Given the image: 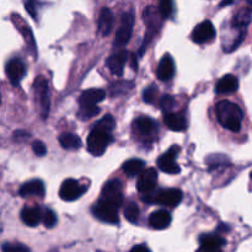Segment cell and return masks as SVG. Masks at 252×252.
<instances>
[{
    "instance_id": "6da1fadb",
    "label": "cell",
    "mask_w": 252,
    "mask_h": 252,
    "mask_svg": "<svg viewBox=\"0 0 252 252\" xmlns=\"http://www.w3.org/2000/svg\"><path fill=\"white\" fill-rule=\"evenodd\" d=\"M217 118L219 123L231 132H239L241 129L244 113L241 108L230 101H220L216 106Z\"/></svg>"
},
{
    "instance_id": "7a4b0ae2",
    "label": "cell",
    "mask_w": 252,
    "mask_h": 252,
    "mask_svg": "<svg viewBox=\"0 0 252 252\" xmlns=\"http://www.w3.org/2000/svg\"><path fill=\"white\" fill-rule=\"evenodd\" d=\"M111 142H112V135H111V133L94 128L91 130L90 135L88 137L89 153L93 154L94 157H101L106 152V149H107Z\"/></svg>"
},
{
    "instance_id": "3957f363",
    "label": "cell",
    "mask_w": 252,
    "mask_h": 252,
    "mask_svg": "<svg viewBox=\"0 0 252 252\" xmlns=\"http://www.w3.org/2000/svg\"><path fill=\"white\" fill-rule=\"evenodd\" d=\"M144 201L158 203L160 206L176 207L182 201V192L177 189H160V191L148 196V198H144Z\"/></svg>"
},
{
    "instance_id": "277c9868",
    "label": "cell",
    "mask_w": 252,
    "mask_h": 252,
    "mask_svg": "<svg viewBox=\"0 0 252 252\" xmlns=\"http://www.w3.org/2000/svg\"><path fill=\"white\" fill-rule=\"evenodd\" d=\"M34 95H36L37 101L39 103L42 117L46 118L49 113V106H51V100H49V88L48 83L43 76H37L33 84Z\"/></svg>"
},
{
    "instance_id": "5b68a950",
    "label": "cell",
    "mask_w": 252,
    "mask_h": 252,
    "mask_svg": "<svg viewBox=\"0 0 252 252\" xmlns=\"http://www.w3.org/2000/svg\"><path fill=\"white\" fill-rule=\"evenodd\" d=\"M118 209L120 208H117L113 204L100 199L94 206L93 213L101 221H105V223L108 224H117L120 221V218H118Z\"/></svg>"
},
{
    "instance_id": "8992f818",
    "label": "cell",
    "mask_w": 252,
    "mask_h": 252,
    "mask_svg": "<svg viewBox=\"0 0 252 252\" xmlns=\"http://www.w3.org/2000/svg\"><path fill=\"white\" fill-rule=\"evenodd\" d=\"M101 199L113 204V206H116L117 208H120L123 203V192L121 181H118V180L108 181L107 184L105 185V187H103Z\"/></svg>"
},
{
    "instance_id": "52a82bcc",
    "label": "cell",
    "mask_w": 252,
    "mask_h": 252,
    "mask_svg": "<svg viewBox=\"0 0 252 252\" xmlns=\"http://www.w3.org/2000/svg\"><path fill=\"white\" fill-rule=\"evenodd\" d=\"M133 26H134V16L130 12L123 14L120 27L117 30V33H116V46L123 47L129 42L130 37H132Z\"/></svg>"
},
{
    "instance_id": "ba28073f",
    "label": "cell",
    "mask_w": 252,
    "mask_h": 252,
    "mask_svg": "<svg viewBox=\"0 0 252 252\" xmlns=\"http://www.w3.org/2000/svg\"><path fill=\"white\" fill-rule=\"evenodd\" d=\"M158 185V171L154 167H149V169H145L142 174L139 175V179H138L137 187L138 191L143 194H147L150 196L155 192Z\"/></svg>"
},
{
    "instance_id": "9c48e42d",
    "label": "cell",
    "mask_w": 252,
    "mask_h": 252,
    "mask_svg": "<svg viewBox=\"0 0 252 252\" xmlns=\"http://www.w3.org/2000/svg\"><path fill=\"white\" fill-rule=\"evenodd\" d=\"M179 152L180 148L174 145L171 149H169L165 154H162L161 157L158 159V166H159V169L170 175L179 174V172L181 171L179 164L176 162V158Z\"/></svg>"
},
{
    "instance_id": "30bf717a",
    "label": "cell",
    "mask_w": 252,
    "mask_h": 252,
    "mask_svg": "<svg viewBox=\"0 0 252 252\" xmlns=\"http://www.w3.org/2000/svg\"><path fill=\"white\" fill-rule=\"evenodd\" d=\"M86 191V186L79 184L78 181L73 179L65 180V181L62 184L61 189H59V196L63 201L71 202L75 201V199L80 198Z\"/></svg>"
},
{
    "instance_id": "8fae6325",
    "label": "cell",
    "mask_w": 252,
    "mask_h": 252,
    "mask_svg": "<svg viewBox=\"0 0 252 252\" xmlns=\"http://www.w3.org/2000/svg\"><path fill=\"white\" fill-rule=\"evenodd\" d=\"M216 27L211 21H203L197 25L192 31V39L196 43H207L216 37Z\"/></svg>"
},
{
    "instance_id": "7c38bea8",
    "label": "cell",
    "mask_w": 252,
    "mask_h": 252,
    "mask_svg": "<svg viewBox=\"0 0 252 252\" xmlns=\"http://www.w3.org/2000/svg\"><path fill=\"white\" fill-rule=\"evenodd\" d=\"M6 75L12 85H19L20 81L26 74V65L24 62L19 58H12L6 64Z\"/></svg>"
},
{
    "instance_id": "4fadbf2b",
    "label": "cell",
    "mask_w": 252,
    "mask_h": 252,
    "mask_svg": "<svg viewBox=\"0 0 252 252\" xmlns=\"http://www.w3.org/2000/svg\"><path fill=\"white\" fill-rule=\"evenodd\" d=\"M157 74L158 78L162 81L171 80L172 76L175 75V63L170 54L162 57L159 63V66H158Z\"/></svg>"
},
{
    "instance_id": "5bb4252c",
    "label": "cell",
    "mask_w": 252,
    "mask_h": 252,
    "mask_svg": "<svg viewBox=\"0 0 252 252\" xmlns=\"http://www.w3.org/2000/svg\"><path fill=\"white\" fill-rule=\"evenodd\" d=\"M21 197H43L44 185L41 180H31L25 182L19 191Z\"/></svg>"
},
{
    "instance_id": "9a60e30c",
    "label": "cell",
    "mask_w": 252,
    "mask_h": 252,
    "mask_svg": "<svg viewBox=\"0 0 252 252\" xmlns=\"http://www.w3.org/2000/svg\"><path fill=\"white\" fill-rule=\"evenodd\" d=\"M115 25V16L108 7H102L98 16V32L102 36H108Z\"/></svg>"
},
{
    "instance_id": "2e32d148",
    "label": "cell",
    "mask_w": 252,
    "mask_h": 252,
    "mask_svg": "<svg viewBox=\"0 0 252 252\" xmlns=\"http://www.w3.org/2000/svg\"><path fill=\"white\" fill-rule=\"evenodd\" d=\"M105 97L106 91L102 89H89L81 94L79 103L80 106H95L105 100Z\"/></svg>"
},
{
    "instance_id": "e0dca14e",
    "label": "cell",
    "mask_w": 252,
    "mask_h": 252,
    "mask_svg": "<svg viewBox=\"0 0 252 252\" xmlns=\"http://www.w3.org/2000/svg\"><path fill=\"white\" fill-rule=\"evenodd\" d=\"M127 63V53L125 51L118 52V53L112 54L107 59V66L111 73L116 76H121L125 70V65Z\"/></svg>"
},
{
    "instance_id": "ac0fdd59",
    "label": "cell",
    "mask_w": 252,
    "mask_h": 252,
    "mask_svg": "<svg viewBox=\"0 0 252 252\" xmlns=\"http://www.w3.org/2000/svg\"><path fill=\"white\" fill-rule=\"evenodd\" d=\"M170 223H171V216H170L169 212L164 211V209L154 212L149 217V225L157 230L166 229L170 225Z\"/></svg>"
},
{
    "instance_id": "d6986e66",
    "label": "cell",
    "mask_w": 252,
    "mask_h": 252,
    "mask_svg": "<svg viewBox=\"0 0 252 252\" xmlns=\"http://www.w3.org/2000/svg\"><path fill=\"white\" fill-rule=\"evenodd\" d=\"M164 122L169 127V129L174 130V132H182L187 128V121L181 113H166L164 117Z\"/></svg>"
},
{
    "instance_id": "ffe728a7",
    "label": "cell",
    "mask_w": 252,
    "mask_h": 252,
    "mask_svg": "<svg viewBox=\"0 0 252 252\" xmlns=\"http://www.w3.org/2000/svg\"><path fill=\"white\" fill-rule=\"evenodd\" d=\"M144 21L147 24L148 29H149V34L157 31L160 26H161V15H160L159 10L155 9L154 6H149L144 10Z\"/></svg>"
},
{
    "instance_id": "44dd1931",
    "label": "cell",
    "mask_w": 252,
    "mask_h": 252,
    "mask_svg": "<svg viewBox=\"0 0 252 252\" xmlns=\"http://www.w3.org/2000/svg\"><path fill=\"white\" fill-rule=\"evenodd\" d=\"M239 88V80L236 76L234 75H224L220 80L217 84V93L221 94V95H229L235 91H238Z\"/></svg>"
},
{
    "instance_id": "7402d4cb",
    "label": "cell",
    "mask_w": 252,
    "mask_h": 252,
    "mask_svg": "<svg viewBox=\"0 0 252 252\" xmlns=\"http://www.w3.org/2000/svg\"><path fill=\"white\" fill-rule=\"evenodd\" d=\"M43 212L38 207H26L21 212V219L26 225L36 226L39 221H42Z\"/></svg>"
},
{
    "instance_id": "603a6c76",
    "label": "cell",
    "mask_w": 252,
    "mask_h": 252,
    "mask_svg": "<svg viewBox=\"0 0 252 252\" xmlns=\"http://www.w3.org/2000/svg\"><path fill=\"white\" fill-rule=\"evenodd\" d=\"M157 123L150 117H139L134 121V129L142 135H150L157 130Z\"/></svg>"
},
{
    "instance_id": "cb8c5ba5",
    "label": "cell",
    "mask_w": 252,
    "mask_h": 252,
    "mask_svg": "<svg viewBox=\"0 0 252 252\" xmlns=\"http://www.w3.org/2000/svg\"><path fill=\"white\" fill-rule=\"evenodd\" d=\"M122 169H123V172H125L127 176L129 177L139 176V175L145 170V164L143 160L130 159L123 164Z\"/></svg>"
},
{
    "instance_id": "d4e9b609",
    "label": "cell",
    "mask_w": 252,
    "mask_h": 252,
    "mask_svg": "<svg viewBox=\"0 0 252 252\" xmlns=\"http://www.w3.org/2000/svg\"><path fill=\"white\" fill-rule=\"evenodd\" d=\"M199 244L204 248L220 249L225 244V240L217 234H204L199 238Z\"/></svg>"
},
{
    "instance_id": "484cf974",
    "label": "cell",
    "mask_w": 252,
    "mask_h": 252,
    "mask_svg": "<svg viewBox=\"0 0 252 252\" xmlns=\"http://www.w3.org/2000/svg\"><path fill=\"white\" fill-rule=\"evenodd\" d=\"M59 143H61V145L64 149L68 150H76L81 145L80 138L76 134H73V133H64V134H62L59 137Z\"/></svg>"
},
{
    "instance_id": "4316f807",
    "label": "cell",
    "mask_w": 252,
    "mask_h": 252,
    "mask_svg": "<svg viewBox=\"0 0 252 252\" xmlns=\"http://www.w3.org/2000/svg\"><path fill=\"white\" fill-rule=\"evenodd\" d=\"M252 19V14L251 10L249 7H243L238 11V14L234 16L233 20V25L238 29H245L249 24L251 22Z\"/></svg>"
},
{
    "instance_id": "83f0119b",
    "label": "cell",
    "mask_w": 252,
    "mask_h": 252,
    "mask_svg": "<svg viewBox=\"0 0 252 252\" xmlns=\"http://www.w3.org/2000/svg\"><path fill=\"white\" fill-rule=\"evenodd\" d=\"M100 113V108L97 107V105L95 106H80V110H79L78 116L80 120L86 121L90 120V118L95 117Z\"/></svg>"
},
{
    "instance_id": "f1b7e54d",
    "label": "cell",
    "mask_w": 252,
    "mask_h": 252,
    "mask_svg": "<svg viewBox=\"0 0 252 252\" xmlns=\"http://www.w3.org/2000/svg\"><path fill=\"white\" fill-rule=\"evenodd\" d=\"M115 118L112 117L111 115H106L105 117L101 118L97 123L95 125L96 129H101V130H105V132L111 133L113 129H115Z\"/></svg>"
},
{
    "instance_id": "f546056e",
    "label": "cell",
    "mask_w": 252,
    "mask_h": 252,
    "mask_svg": "<svg viewBox=\"0 0 252 252\" xmlns=\"http://www.w3.org/2000/svg\"><path fill=\"white\" fill-rule=\"evenodd\" d=\"M125 217L130 223H137L139 219V208L134 202H129L125 209Z\"/></svg>"
},
{
    "instance_id": "4dcf8cb0",
    "label": "cell",
    "mask_w": 252,
    "mask_h": 252,
    "mask_svg": "<svg viewBox=\"0 0 252 252\" xmlns=\"http://www.w3.org/2000/svg\"><path fill=\"white\" fill-rule=\"evenodd\" d=\"M158 10L162 19H169L174 11V0H160Z\"/></svg>"
},
{
    "instance_id": "1f68e13d",
    "label": "cell",
    "mask_w": 252,
    "mask_h": 252,
    "mask_svg": "<svg viewBox=\"0 0 252 252\" xmlns=\"http://www.w3.org/2000/svg\"><path fill=\"white\" fill-rule=\"evenodd\" d=\"M42 221H43L46 228H53L57 224V216L51 209H44L43 216H42Z\"/></svg>"
},
{
    "instance_id": "d6a6232c",
    "label": "cell",
    "mask_w": 252,
    "mask_h": 252,
    "mask_svg": "<svg viewBox=\"0 0 252 252\" xmlns=\"http://www.w3.org/2000/svg\"><path fill=\"white\" fill-rule=\"evenodd\" d=\"M2 252H31L27 246L22 244H11L6 243L2 245Z\"/></svg>"
},
{
    "instance_id": "836d02e7",
    "label": "cell",
    "mask_w": 252,
    "mask_h": 252,
    "mask_svg": "<svg viewBox=\"0 0 252 252\" xmlns=\"http://www.w3.org/2000/svg\"><path fill=\"white\" fill-rule=\"evenodd\" d=\"M228 161V158L225 155H212L211 158H208L207 162H208L209 166L212 167H218L221 165H225V162Z\"/></svg>"
},
{
    "instance_id": "e575fe53",
    "label": "cell",
    "mask_w": 252,
    "mask_h": 252,
    "mask_svg": "<svg viewBox=\"0 0 252 252\" xmlns=\"http://www.w3.org/2000/svg\"><path fill=\"white\" fill-rule=\"evenodd\" d=\"M157 95H158V90L154 88V86H150V88H148L147 90L144 91V94H143V97H144V101L148 103H153L155 101V98H157Z\"/></svg>"
},
{
    "instance_id": "d590c367",
    "label": "cell",
    "mask_w": 252,
    "mask_h": 252,
    "mask_svg": "<svg viewBox=\"0 0 252 252\" xmlns=\"http://www.w3.org/2000/svg\"><path fill=\"white\" fill-rule=\"evenodd\" d=\"M32 150H33V153L37 155V157H43V155H46L47 153L46 145H44L41 140H36V142H33V144H32Z\"/></svg>"
},
{
    "instance_id": "8d00e7d4",
    "label": "cell",
    "mask_w": 252,
    "mask_h": 252,
    "mask_svg": "<svg viewBox=\"0 0 252 252\" xmlns=\"http://www.w3.org/2000/svg\"><path fill=\"white\" fill-rule=\"evenodd\" d=\"M175 105V100L171 97V96H164V97L161 98V101H160V106H161L162 110H166L167 112H170V110H171L172 107H174Z\"/></svg>"
},
{
    "instance_id": "74e56055",
    "label": "cell",
    "mask_w": 252,
    "mask_h": 252,
    "mask_svg": "<svg viewBox=\"0 0 252 252\" xmlns=\"http://www.w3.org/2000/svg\"><path fill=\"white\" fill-rule=\"evenodd\" d=\"M25 6H26L27 12H29V14L31 15L33 19H36L37 17V6H38V2H37L36 0H27L26 4H25Z\"/></svg>"
},
{
    "instance_id": "f35d334b",
    "label": "cell",
    "mask_w": 252,
    "mask_h": 252,
    "mask_svg": "<svg viewBox=\"0 0 252 252\" xmlns=\"http://www.w3.org/2000/svg\"><path fill=\"white\" fill-rule=\"evenodd\" d=\"M130 252H152L145 245H137L130 250Z\"/></svg>"
},
{
    "instance_id": "ab89813d",
    "label": "cell",
    "mask_w": 252,
    "mask_h": 252,
    "mask_svg": "<svg viewBox=\"0 0 252 252\" xmlns=\"http://www.w3.org/2000/svg\"><path fill=\"white\" fill-rule=\"evenodd\" d=\"M197 252H221L220 249H212V248H204V246H201V248L197 250Z\"/></svg>"
},
{
    "instance_id": "60d3db41",
    "label": "cell",
    "mask_w": 252,
    "mask_h": 252,
    "mask_svg": "<svg viewBox=\"0 0 252 252\" xmlns=\"http://www.w3.org/2000/svg\"><path fill=\"white\" fill-rule=\"evenodd\" d=\"M233 2V0H223L221 5H230Z\"/></svg>"
},
{
    "instance_id": "b9f144b4",
    "label": "cell",
    "mask_w": 252,
    "mask_h": 252,
    "mask_svg": "<svg viewBox=\"0 0 252 252\" xmlns=\"http://www.w3.org/2000/svg\"><path fill=\"white\" fill-rule=\"evenodd\" d=\"M246 1H248V4L250 5V6L252 7V0H246Z\"/></svg>"
},
{
    "instance_id": "7bdbcfd3",
    "label": "cell",
    "mask_w": 252,
    "mask_h": 252,
    "mask_svg": "<svg viewBox=\"0 0 252 252\" xmlns=\"http://www.w3.org/2000/svg\"><path fill=\"white\" fill-rule=\"evenodd\" d=\"M250 176H251V180H252V171H251V175H250Z\"/></svg>"
},
{
    "instance_id": "ee69618b",
    "label": "cell",
    "mask_w": 252,
    "mask_h": 252,
    "mask_svg": "<svg viewBox=\"0 0 252 252\" xmlns=\"http://www.w3.org/2000/svg\"><path fill=\"white\" fill-rule=\"evenodd\" d=\"M0 101H1V97H0Z\"/></svg>"
}]
</instances>
